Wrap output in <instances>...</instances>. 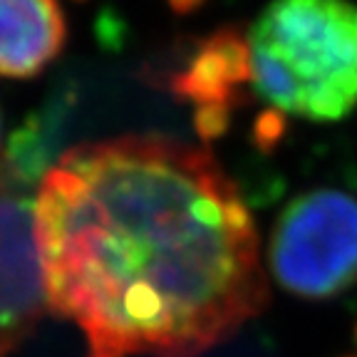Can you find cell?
Here are the masks:
<instances>
[{
  "instance_id": "cell-1",
  "label": "cell",
  "mask_w": 357,
  "mask_h": 357,
  "mask_svg": "<svg viewBox=\"0 0 357 357\" xmlns=\"http://www.w3.org/2000/svg\"><path fill=\"white\" fill-rule=\"evenodd\" d=\"M47 307L84 357H199L268 303L251 211L221 164L159 134L84 142L35 194Z\"/></svg>"
},
{
  "instance_id": "cell-2",
  "label": "cell",
  "mask_w": 357,
  "mask_h": 357,
  "mask_svg": "<svg viewBox=\"0 0 357 357\" xmlns=\"http://www.w3.org/2000/svg\"><path fill=\"white\" fill-rule=\"evenodd\" d=\"M251 87L280 114L337 122L357 107V6L273 0L248 33Z\"/></svg>"
},
{
  "instance_id": "cell-3",
  "label": "cell",
  "mask_w": 357,
  "mask_h": 357,
  "mask_svg": "<svg viewBox=\"0 0 357 357\" xmlns=\"http://www.w3.org/2000/svg\"><path fill=\"white\" fill-rule=\"evenodd\" d=\"M271 271L301 298H333L357 283V199L337 189L298 196L275 221Z\"/></svg>"
},
{
  "instance_id": "cell-4",
  "label": "cell",
  "mask_w": 357,
  "mask_h": 357,
  "mask_svg": "<svg viewBox=\"0 0 357 357\" xmlns=\"http://www.w3.org/2000/svg\"><path fill=\"white\" fill-rule=\"evenodd\" d=\"M47 310L30 181L0 156V357L28 340Z\"/></svg>"
},
{
  "instance_id": "cell-5",
  "label": "cell",
  "mask_w": 357,
  "mask_h": 357,
  "mask_svg": "<svg viewBox=\"0 0 357 357\" xmlns=\"http://www.w3.org/2000/svg\"><path fill=\"white\" fill-rule=\"evenodd\" d=\"M248 84V40L234 28L201 40L189 65L172 79L174 92L196 107V129L204 139H213L226 129L231 109Z\"/></svg>"
},
{
  "instance_id": "cell-6",
  "label": "cell",
  "mask_w": 357,
  "mask_h": 357,
  "mask_svg": "<svg viewBox=\"0 0 357 357\" xmlns=\"http://www.w3.org/2000/svg\"><path fill=\"white\" fill-rule=\"evenodd\" d=\"M67 25L57 0H0V77L28 79L57 60Z\"/></svg>"
},
{
  "instance_id": "cell-7",
  "label": "cell",
  "mask_w": 357,
  "mask_h": 357,
  "mask_svg": "<svg viewBox=\"0 0 357 357\" xmlns=\"http://www.w3.org/2000/svg\"><path fill=\"white\" fill-rule=\"evenodd\" d=\"M172 3L178 8V10H189V8H191V6H196L199 0H172Z\"/></svg>"
}]
</instances>
